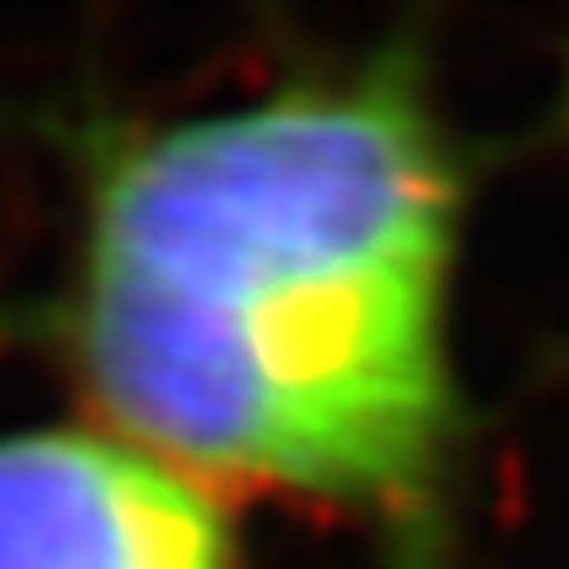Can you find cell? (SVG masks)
Segmentation results:
<instances>
[{
    "label": "cell",
    "mask_w": 569,
    "mask_h": 569,
    "mask_svg": "<svg viewBox=\"0 0 569 569\" xmlns=\"http://www.w3.org/2000/svg\"><path fill=\"white\" fill-rule=\"evenodd\" d=\"M459 169L401 59L127 138L84 201L69 359L184 475L411 511L459 432Z\"/></svg>",
    "instance_id": "1"
},
{
    "label": "cell",
    "mask_w": 569,
    "mask_h": 569,
    "mask_svg": "<svg viewBox=\"0 0 569 569\" xmlns=\"http://www.w3.org/2000/svg\"><path fill=\"white\" fill-rule=\"evenodd\" d=\"M0 569H243L227 511L111 427L0 432Z\"/></svg>",
    "instance_id": "2"
}]
</instances>
